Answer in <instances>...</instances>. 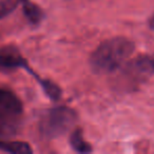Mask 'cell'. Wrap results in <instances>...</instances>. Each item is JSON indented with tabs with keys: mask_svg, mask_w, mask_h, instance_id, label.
Here are the masks:
<instances>
[{
	"mask_svg": "<svg viewBox=\"0 0 154 154\" xmlns=\"http://www.w3.org/2000/svg\"><path fill=\"white\" fill-rule=\"evenodd\" d=\"M38 82L40 84L43 92L45 93V95L50 99H52L54 101L60 99V97H61V89L55 82H53L50 79H41V78H39Z\"/></svg>",
	"mask_w": 154,
	"mask_h": 154,
	"instance_id": "cell-9",
	"label": "cell"
},
{
	"mask_svg": "<svg viewBox=\"0 0 154 154\" xmlns=\"http://www.w3.org/2000/svg\"><path fill=\"white\" fill-rule=\"evenodd\" d=\"M77 122V113L69 107H56L48 110L39 120V131L42 137L54 139L66 133Z\"/></svg>",
	"mask_w": 154,
	"mask_h": 154,
	"instance_id": "cell-2",
	"label": "cell"
},
{
	"mask_svg": "<svg viewBox=\"0 0 154 154\" xmlns=\"http://www.w3.org/2000/svg\"><path fill=\"white\" fill-rule=\"evenodd\" d=\"M20 115L0 106V140H9L19 132Z\"/></svg>",
	"mask_w": 154,
	"mask_h": 154,
	"instance_id": "cell-4",
	"label": "cell"
},
{
	"mask_svg": "<svg viewBox=\"0 0 154 154\" xmlns=\"http://www.w3.org/2000/svg\"><path fill=\"white\" fill-rule=\"evenodd\" d=\"M17 0H2V1H0V19L12 13L17 7Z\"/></svg>",
	"mask_w": 154,
	"mask_h": 154,
	"instance_id": "cell-11",
	"label": "cell"
},
{
	"mask_svg": "<svg viewBox=\"0 0 154 154\" xmlns=\"http://www.w3.org/2000/svg\"><path fill=\"white\" fill-rule=\"evenodd\" d=\"M16 69H24L37 80L40 78L29 66L28 61L17 48L14 45H5L0 48V72H11Z\"/></svg>",
	"mask_w": 154,
	"mask_h": 154,
	"instance_id": "cell-3",
	"label": "cell"
},
{
	"mask_svg": "<svg viewBox=\"0 0 154 154\" xmlns=\"http://www.w3.org/2000/svg\"><path fill=\"white\" fill-rule=\"evenodd\" d=\"M20 1H21V2H24V1H26V0H20Z\"/></svg>",
	"mask_w": 154,
	"mask_h": 154,
	"instance_id": "cell-13",
	"label": "cell"
},
{
	"mask_svg": "<svg viewBox=\"0 0 154 154\" xmlns=\"http://www.w3.org/2000/svg\"><path fill=\"white\" fill-rule=\"evenodd\" d=\"M0 150L13 154H31L33 149L26 141L18 140H0Z\"/></svg>",
	"mask_w": 154,
	"mask_h": 154,
	"instance_id": "cell-6",
	"label": "cell"
},
{
	"mask_svg": "<svg viewBox=\"0 0 154 154\" xmlns=\"http://www.w3.org/2000/svg\"><path fill=\"white\" fill-rule=\"evenodd\" d=\"M0 106L16 113H22V103L13 92L0 88Z\"/></svg>",
	"mask_w": 154,
	"mask_h": 154,
	"instance_id": "cell-5",
	"label": "cell"
},
{
	"mask_svg": "<svg viewBox=\"0 0 154 154\" xmlns=\"http://www.w3.org/2000/svg\"><path fill=\"white\" fill-rule=\"evenodd\" d=\"M23 3V14L33 24H37L42 20L43 12L40 8L35 3L30 2L29 0L24 1Z\"/></svg>",
	"mask_w": 154,
	"mask_h": 154,
	"instance_id": "cell-8",
	"label": "cell"
},
{
	"mask_svg": "<svg viewBox=\"0 0 154 154\" xmlns=\"http://www.w3.org/2000/svg\"><path fill=\"white\" fill-rule=\"evenodd\" d=\"M135 45L125 37H113L101 42L91 54L89 63L97 74H108L116 71L130 58Z\"/></svg>",
	"mask_w": 154,
	"mask_h": 154,
	"instance_id": "cell-1",
	"label": "cell"
},
{
	"mask_svg": "<svg viewBox=\"0 0 154 154\" xmlns=\"http://www.w3.org/2000/svg\"><path fill=\"white\" fill-rule=\"evenodd\" d=\"M70 145L78 153H90L92 152V146L85 140L84 135L80 129H76L73 131L70 136Z\"/></svg>",
	"mask_w": 154,
	"mask_h": 154,
	"instance_id": "cell-7",
	"label": "cell"
},
{
	"mask_svg": "<svg viewBox=\"0 0 154 154\" xmlns=\"http://www.w3.org/2000/svg\"><path fill=\"white\" fill-rule=\"evenodd\" d=\"M149 26H150V28H151L152 30L154 31V15L152 16L151 18H150V21H149Z\"/></svg>",
	"mask_w": 154,
	"mask_h": 154,
	"instance_id": "cell-12",
	"label": "cell"
},
{
	"mask_svg": "<svg viewBox=\"0 0 154 154\" xmlns=\"http://www.w3.org/2000/svg\"><path fill=\"white\" fill-rule=\"evenodd\" d=\"M134 66L138 71L143 73L154 74V59L150 57H139L134 60Z\"/></svg>",
	"mask_w": 154,
	"mask_h": 154,
	"instance_id": "cell-10",
	"label": "cell"
}]
</instances>
